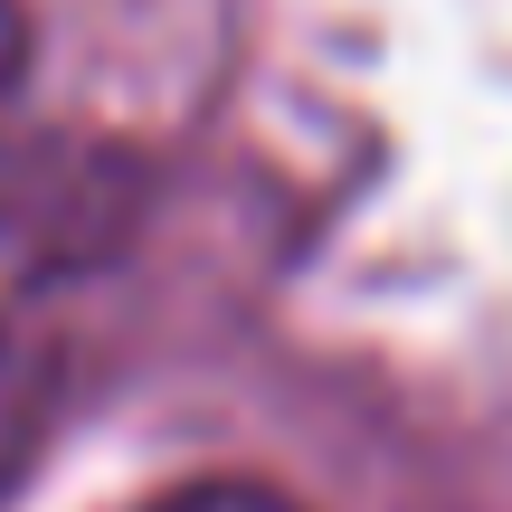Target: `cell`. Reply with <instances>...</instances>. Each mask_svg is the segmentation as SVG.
Here are the masks:
<instances>
[{"label":"cell","instance_id":"cell-4","mask_svg":"<svg viewBox=\"0 0 512 512\" xmlns=\"http://www.w3.org/2000/svg\"><path fill=\"white\" fill-rule=\"evenodd\" d=\"M19 86H29V10L0 0V114L19 105Z\"/></svg>","mask_w":512,"mask_h":512},{"label":"cell","instance_id":"cell-3","mask_svg":"<svg viewBox=\"0 0 512 512\" xmlns=\"http://www.w3.org/2000/svg\"><path fill=\"white\" fill-rule=\"evenodd\" d=\"M152 512H304L294 494H275V484H238V475H209V484H181L171 503Z\"/></svg>","mask_w":512,"mask_h":512},{"label":"cell","instance_id":"cell-2","mask_svg":"<svg viewBox=\"0 0 512 512\" xmlns=\"http://www.w3.org/2000/svg\"><path fill=\"white\" fill-rule=\"evenodd\" d=\"M57 389H67L57 342L29 332L19 313H0V503L29 484L38 446H48V427H57Z\"/></svg>","mask_w":512,"mask_h":512},{"label":"cell","instance_id":"cell-1","mask_svg":"<svg viewBox=\"0 0 512 512\" xmlns=\"http://www.w3.org/2000/svg\"><path fill=\"white\" fill-rule=\"evenodd\" d=\"M124 181H133V171H114L105 152L0 181V275H10V285H29V275L86 266V256L124 228V219H95V190H124Z\"/></svg>","mask_w":512,"mask_h":512}]
</instances>
